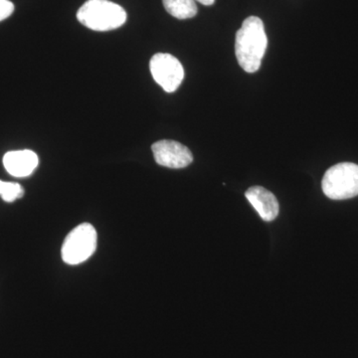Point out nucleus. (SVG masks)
<instances>
[{
	"mask_svg": "<svg viewBox=\"0 0 358 358\" xmlns=\"http://www.w3.org/2000/svg\"><path fill=\"white\" fill-rule=\"evenodd\" d=\"M268 38L263 21L257 16H250L244 20L236 33L235 54L242 69L255 73L260 69Z\"/></svg>",
	"mask_w": 358,
	"mask_h": 358,
	"instance_id": "f257e3e1",
	"label": "nucleus"
},
{
	"mask_svg": "<svg viewBox=\"0 0 358 358\" xmlns=\"http://www.w3.org/2000/svg\"><path fill=\"white\" fill-rule=\"evenodd\" d=\"M126 10L109 0H88L78 10L77 20L94 31H110L126 23Z\"/></svg>",
	"mask_w": 358,
	"mask_h": 358,
	"instance_id": "f03ea898",
	"label": "nucleus"
},
{
	"mask_svg": "<svg viewBox=\"0 0 358 358\" xmlns=\"http://www.w3.org/2000/svg\"><path fill=\"white\" fill-rule=\"evenodd\" d=\"M322 192L329 199L345 200L358 195V166L341 162L327 169L322 182Z\"/></svg>",
	"mask_w": 358,
	"mask_h": 358,
	"instance_id": "7ed1b4c3",
	"label": "nucleus"
},
{
	"mask_svg": "<svg viewBox=\"0 0 358 358\" xmlns=\"http://www.w3.org/2000/svg\"><path fill=\"white\" fill-rule=\"evenodd\" d=\"M96 231L90 223L74 228L62 245L63 261L68 265H79L88 260L96 249Z\"/></svg>",
	"mask_w": 358,
	"mask_h": 358,
	"instance_id": "20e7f679",
	"label": "nucleus"
},
{
	"mask_svg": "<svg viewBox=\"0 0 358 358\" xmlns=\"http://www.w3.org/2000/svg\"><path fill=\"white\" fill-rule=\"evenodd\" d=\"M150 69L155 81L166 93L176 92L185 79L183 66L171 54H155L150 59Z\"/></svg>",
	"mask_w": 358,
	"mask_h": 358,
	"instance_id": "39448f33",
	"label": "nucleus"
},
{
	"mask_svg": "<svg viewBox=\"0 0 358 358\" xmlns=\"http://www.w3.org/2000/svg\"><path fill=\"white\" fill-rule=\"evenodd\" d=\"M152 150L157 164L169 169H185L193 162L189 148L178 141H159L152 145Z\"/></svg>",
	"mask_w": 358,
	"mask_h": 358,
	"instance_id": "423d86ee",
	"label": "nucleus"
},
{
	"mask_svg": "<svg viewBox=\"0 0 358 358\" xmlns=\"http://www.w3.org/2000/svg\"><path fill=\"white\" fill-rule=\"evenodd\" d=\"M245 196L266 222L275 220L279 215V202L272 192L262 186L250 187L245 193Z\"/></svg>",
	"mask_w": 358,
	"mask_h": 358,
	"instance_id": "0eeeda50",
	"label": "nucleus"
},
{
	"mask_svg": "<svg viewBox=\"0 0 358 358\" xmlns=\"http://www.w3.org/2000/svg\"><path fill=\"white\" fill-rule=\"evenodd\" d=\"M38 155L29 150H13L3 157L7 173L15 178H26L38 166Z\"/></svg>",
	"mask_w": 358,
	"mask_h": 358,
	"instance_id": "6e6552de",
	"label": "nucleus"
},
{
	"mask_svg": "<svg viewBox=\"0 0 358 358\" xmlns=\"http://www.w3.org/2000/svg\"><path fill=\"white\" fill-rule=\"evenodd\" d=\"M167 13L178 20H189L197 14L194 0H162Z\"/></svg>",
	"mask_w": 358,
	"mask_h": 358,
	"instance_id": "1a4fd4ad",
	"label": "nucleus"
},
{
	"mask_svg": "<svg viewBox=\"0 0 358 358\" xmlns=\"http://www.w3.org/2000/svg\"><path fill=\"white\" fill-rule=\"evenodd\" d=\"M24 195V189L20 183L0 180V196L6 202H13Z\"/></svg>",
	"mask_w": 358,
	"mask_h": 358,
	"instance_id": "9d476101",
	"label": "nucleus"
},
{
	"mask_svg": "<svg viewBox=\"0 0 358 358\" xmlns=\"http://www.w3.org/2000/svg\"><path fill=\"white\" fill-rule=\"evenodd\" d=\"M14 11V4L9 0H0V21L6 20Z\"/></svg>",
	"mask_w": 358,
	"mask_h": 358,
	"instance_id": "9b49d317",
	"label": "nucleus"
},
{
	"mask_svg": "<svg viewBox=\"0 0 358 358\" xmlns=\"http://www.w3.org/2000/svg\"><path fill=\"white\" fill-rule=\"evenodd\" d=\"M196 1L200 2V3L203 4V6H212L214 3L215 0H196Z\"/></svg>",
	"mask_w": 358,
	"mask_h": 358,
	"instance_id": "f8f14e48",
	"label": "nucleus"
}]
</instances>
